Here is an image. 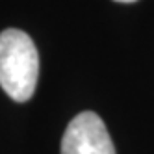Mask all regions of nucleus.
Masks as SVG:
<instances>
[{
	"label": "nucleus",
	"mask_w": 154,
	"mask_h": 154,
	"mask_svg": "<svg viewBox=\"0 0 154 154\" xmlns=\"http://www.w3.org/2000/svg\"><path fill=\"white\" fill-rule=\"evenodd\" d=\"M39 76V54L28 34L8 28L0 34V85L17 102L34 97Z\"/></svg>",
	"instance_id": "f257e3e1"
},
{
	"label": "nucleus",
	"mask_w": 154,
	"mask_h": 154,
	"mask_svg": "<svg viewBox=\"0 0 154 154\" xmlns=\"http://www.w3.org/2000/svg\"><path fill=\"white\" fill-rule=\"evenodd\" d=\"M115 2H123V4H130V2H136V0H115Z\"/></svg>",
	"instance_id": "7ed1b4c3"
},
{
	"label": "nucleus",
	"mask_w": 154,
	"mask_h": 154,
	"mask_svg": "<svg viewBox=\"0 0 154 154\" xmlns=\"http://www.w3.org/2000/svg\"><path fill=\"white\" fill-rule=\"evenodd\" d=\"M61 154H115V147L104 121L93 112H82L65 128Z\"/></svg>",
	"instance_id": "f03ea898"
}]
</instances>
